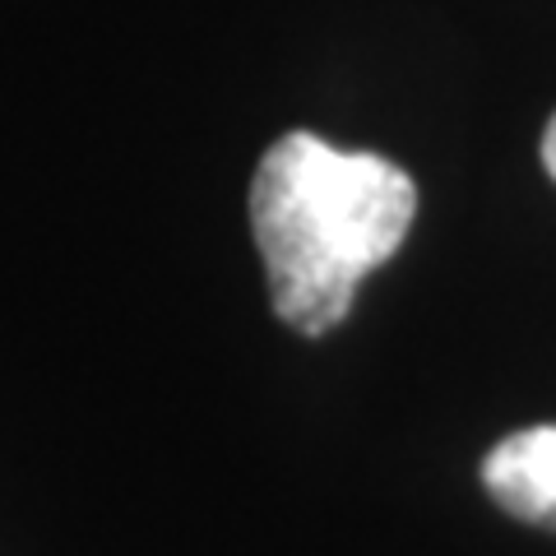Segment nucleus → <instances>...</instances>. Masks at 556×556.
<instances>
[{"label":"nucleus","mask_w":556,"mask_h":556,"mask_svg":"<svg viewBox=\"0 0 556 556\" xmlns=\"http://www.w3.org/2000/svg\"><path fill=\"white\" fill-rule=\"evenodd\" d=\"M413 214L417 186L399 163L306 130L274 139L251 181V232L278 320L311 339L343 325L357 283L404 247Z\"/></svg>","instance_id":"f257e3e1"},{"label":"nucleus","mask_w":556,"mask_h":556,"mask_svg":"<svg viewBox=\"0 0 556 556\" xmlns=\"http://www.w3.org/2000/svg\"><path fill=\"white\" fill-rule=\"evenodd\" d=\"M492 501L529 525H556V427L515 431L482 464Z\"/></svg>","instance_id":"f03ea898"},{"label":"nucleus","mask_w":556,"mask_h":556,"mask_svg":"<svg viewBox=\"0 0 556 556\" xmlns=\"http://www.w3.org/2000/svg\"><path fill=\"white\" fill-rule=\"evenodd\" d=\"M543 167L552 172V181H556V116L547 121V135H543Z\"/></svg>","instance_id":"7ed1b4c3"}]
</instances>
